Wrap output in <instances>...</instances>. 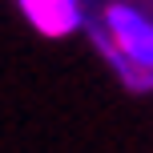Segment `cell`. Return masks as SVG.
<instances>
[{"instance_id": "6da1fadb", "label": "cell", "mask_w": 153, "mask_h": 153, "mask_svg": "<svg viewBox=\"0 0 153 153\" xmlns=\"http://www.w3.org/2000/svg\"><path fill=\"white\" fill-rule=\"evenodd\" d=\"M105 36L133 69L153 73V20H145L137 8L113 4L105 12Z\"/></svg>"}, {"instance_id": "7a4b0ae2", "label": "cell", "mask_w": 153, "mask_h": 153, "mask_svg": "<svg viewBox=\"0 0 153 153\" xmlns=\"http://www.w3.org/2000/svg\"><path fill=\"white\" fill-rule=\"evenodd\" d=\"M16 4H20L24 20L45 36H69L85 24L76 0H16Z\"/></svg>"}]
</instances>
